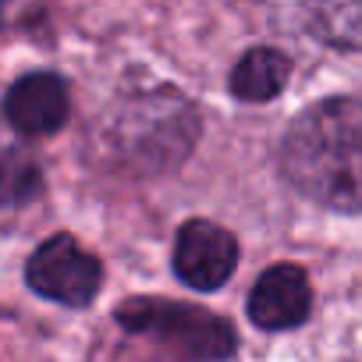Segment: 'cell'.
<instances>
[{"instance_id":"6da1fadb","label":"cell","mask_w":362,"mask_h":362,"mask_svg":"<svg viewBox=\"0 0 362 362\" xmlns=\"http://www.w3.org/2000/svg\"><path fill=\"white\" fill-rule=\"evenodd\" d=\"M288 181L313 203L362 214V100L305 107L281 142Z\"/></svg>"},{"instance_id":"7a4b0ae2","label":"cell","mask_w":362,"mask_h":362,"mask_svg":"<svg viewBox=\"0 0 362 362\" xmlns=\"http://www.w3.org/2000/svg\"><path fill=\"white\" fill-rule=\"evenodd\" d=\"M196 135V107L170 86L132 93L107 114V142L114 156L139 174L177 167L192 153Z\"/></svg>"},{"instance_id":"3957f363","label":"cell","mask_w":362,"mask_h":362,"mask_svg":"<svg viewBox=\"0 0 362 362\" xmlns=\"http://www.w3.org/2000/svg\"><path fill=\"white\" fill-rule=\"evenodd\" d=\"M117 323L128 334L153 337L189 362H224L235 355V330L228 320L203 305L167 298H128L117 309Z\"/></svg>"},{"instance_id":"277c9868","label":"cell","mask_w":362,"mask_h":362,"mask_svg":"<svg viewBox=\"0 0 362 362\" xmlns=\"http://www.w3.org/2000/svg\"><path fill=\"white\" fill-rule=\"evenodd\" d=\"M25 284L50 302H61L68 309H86L103 284V267L71 235H54L29 256Z\"/></svg>"},{"instance_id":"5b68a950","label":"cell","mask_w":362,"mask_h":362,"mask_svg":"<svg viewBox=\"0 0 362 362\" xmlns=\"http://www.w3.org/2000/svg\"><path fill=\"white\" fill-rule=\"evenodd\" d=\"M238 267V242L214 221H185L174 238V274L181 284L217 291Z\"/></svg>"},{"instance_id":"8992f818","label":"cell","mask_w":362,"mask_h":362,"mask_svg":"<svg viewBox=\"0 0 362 362\" xmlns=\"http://www.w3.org/2000/svg\"><path fill=\"white\" fill-rule=\"evenodd\" d=\"M4 110L18 135H25V139L54 135L68 121V110H71L68 86L54 71H29V75L15 78V86L8 89Z\"/></svg>"},{"instance_id":"52a82bcc","label":"cell","mask_w":362,"mask_h":362,"mask_svg":"<svg viewBox=\"0 0 362 362\" xmlns=\"http://www.w3.org/2000/svg\"><path fill=\"white\" fill-rule=\"evenodd\" d=\"M313 309V288L302 267L277 263L259 274L249 291V320L263 330H291L305 323Z\"/></svg>"},{"instance_id":"ba28073f","label":"cell","mask_w":362,"mask_h":362,"mask_svg":"<svg viewBox=\"0 0 362 362\" xmlns=\"http://www.w3.org/2000/svg\"><path fill=\"white\" fill-rule=\"evenodd\" d=\"M291 75V64L281 50L274 47H256L249 50L235 71H231V93L245 103H267L274 96H281L284 82Z\"/></svg>"},{"instance_id":"9c48e42d","label":"cell","mask_w":362,"mask_h":362,"mask_svg":"<svg viewBox=\"0 0 362 362\" xmlns=\"http://www.w3.org/2000/svg\"><path fill=\"white\" fill-rule=\"evenodd\" d=\"M305 33L337 50H362V0L358 4H313L302 11Z\"/></svg>"}]
</instances>
